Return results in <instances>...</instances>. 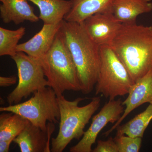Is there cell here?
I'll return each mask as SVG.
<instances>
[{"label": "cell", "instance_id": "9c48e42d", "mask_svg": "<svg viewBox=\"0 0 152 152\" xmlns=\"http://www.w3.org/2000/svg\"><path fill=\"white\" fill-rule=\"evenodd\" d=\"M83 23L88 34L99 46L110 45L123 24L115 18L112 10L94 14Z\"/></svg>", "mask_w": 152, "mask_h": 152}, {"label": "cell", "instance_id": "7402d4cb", "mask_svg": "<svg viewBox=\"0 0 152 152\" xmlns=\"http://www.w3.org/2000/svg\"><path fill=\"white\" fill-rule=\"evenodd\" d=\"M17 78L16 76H12L10 77H0V86L7 87L10 86L16 83Z\"/></svg>", "mask_w": 152, "mask_h": 152}, {"label": "cell", "instance_id": "8992f818", "mask_svg": "<svg viewBox=\"0 0 152 152\" xmlns=\"http://www.w3.org/2000/svg\"><path fill=\"white\" fill-rule=\"evenodd\" d=\"M0 111L18 114L42 130L48 131L47 122L57 124L60 121L57 96L50 87L38 90L24 102L1 107Z\"/></svg>", "mask_w": 152, "mask_h": 152}, {"label": "cell", "instance_id": "8fae6325", "mask_svg": "<svg viewBox=\"0 0 152 152\" xmlns=\"http://www.w3.org/2000/svg\"><path fill=\"white\" fill-rule=\"evenodd\" d=\"M54 129V123H48V131L45 132L30 123L13 142L21 152H50V137Z\"/></svg>", "mask_w": 152, "mask_h": 152}, {"label": "cell", "instance_id": "52a82bcc", "mask_svg": "<svg viewBox=\"0 0 152 152\" xmlns=\"http://www.w3.org/2000/svg\"><path fill=\"white\" fill-rule=\"evenodd\" d=\"M16 64L19 82L18 86L7 97L10 105L20 103L31 94L49 86L40 61L23 52H17L11 57Z\"/></svg>", "mask_w": 152, "mask_h": 152}, {"label": "cell", "instance_id": "ba28073f", "mask_svg": "<svg viewBox=\"0 0 152 152\" xmlns=\"http://www.w3.org/2000/svg\"><path fill=\"white\" fill-rule=\"evenodd\" d=\"M121 99L109 100L96 115L93 117L91 126L85 132L81 140L70 148V152H91L98 134L109 123L114 124L120 119L124 113Z\"/></svg>", "mask_w": 152, "mask_h": 152}, {"label": "cell", "instance_id": "277c9868", "mask_svg": "<svg viewBox=\"0 0 152 152\" xmlns=\"http://www.w3.org/2000/svg\"><path fill=\"white\" fill-rule=\"evenodd\" d=\"M39 60L49 86L57 96L65 91H81L77 69L60 30L50 49Z\"/></svg>", "mask_w": 152, "mask_h": 152}, {"label": "cell", "instance_id": "e0dca14e", "mask_svg": "<svg viewBox=\"0 0 152 152\" xmlns=\"http://www.w3.org/2000/svg\"><path fill=\"white\" fill-rule=\"evenodd\" d=\"M29 121L16 113L6 112L0 115V141L11 140L20 134Z\"/></svg>", "mask_w": 152, "mask_h": 152}, {"label": "cell", "instance_id": "ffe728a7", "mask_svg": "<svg viewBox=\"0 0 152 152\" xmlns=\"http://www.w3.org/2000/svg\"><path fill=\"white\" fill-rule=\"evenodd\" d=\"M113 139L118 152H139L141 148V137L116 134Z\"/></svg>", "mask_w": 152, "mask_h": 152}, {"label": "cell", "instance_id": "7c38bea8", "mask_svg": "<svg viewBox=\"0 0 152 152\" xmlns=\"http://www.w3.org/2000/svg\"><path fill=\"white\" fill-rule=\"evenodd\" d=\"M61 23L54 24H44L40 31L33 37L25 42L18 44L17 52H23L30 56L41 59L52 47Z\"/></svg>", "mask_w": 152, "mask_h": 152}, {"label": "cell", "instance_id": "3957f363", "mask_svg": "<svg viewBox=\"0 0 152 152\" xmlns=\"http://www.w3.org/2000/svg\"><path fill=\"white\" fill-rule=\"evenodd\" d=\"M59 107V129L58 135L52 139L51 152H62L73 140H79L85 132L84 129L101 104L100 97L92 99L89 103L79 107L86 98L79 97L68 100L62 95L57 96Z\"/></svg>", "mask_w": 152, "mask_h": 152}, {"label": "cell", "instance_id": "4fadbf2b", "mask_svg": "<svg viewBox=\"0 0 152 152\" xmlns=\"http://www.w3.org/2000/svg\"><path fill=\"white\" fill-rule=\"evenodd\" d=\"M0 17L5 23H14L18 25L26 21L36 23L39 17L28 0H0Z\"/></svg>", "mask_w": 152, "mask_h": 152}, {"label": "cell", "instance_id": "9a60e30c", "mask_svg": "<svg viewBox=\"0 0 152 152\" xmlns=\"http://www.w3.org/2000/svg\"><path fill=\"white\" fill-rule=\"evenodd\" d=\"M72 7L64 20L82 23L88 17L97 13L112 10L113 0H70Z\"/></svg>", "mask_w": 152, "mask_h": 152}, {"label": "cell", "instance_id": "2e32d148", "mask_svg": "<svg viewBox=\"0 0 152 152\" xmlns=\"http://www.w3.org/2000/svg\"><path fill=\"white\" fill-rule=\"evenodd\" d=\"M39 10V18L44 24H54L62 22L72 7L70 0H28Z\"/></svg>", "mask_w": 152, "mask_h": 152}, {"label": "cell", "instance_id": "5b68a950", "mask_svg": "<svg viewBox=\"0 0 152 152\" xmlns=\"http://www.w3.org/2000/svg\"><path fill=\"white\" fill-rule=\"evenodd\" d=\"M100 56L96 94H101L109 100L128 94L134 82L122 62L109 45L100 46Z\"/></svg>", "mask_w": 152, "mask_h": 152}, {"label": "cell", "instance_id": "5bb4252c", "mask_svg": "<svg viewBox=\"0 0 152 152\" xmlns=\"http://www.w3.org/2000/svg\"><path fill=\"white\" fill-rule=\"evenodd\" d=\"M152 11V0H113L112 4V12L122 23L136 22L139 15Z\"/></svg>", "mask_w": 152, "mask_h": 152}, {"label": "cell", "instance_id": "d6986e66", "mask_svg": "<svg viewBox=\"0 0 152 152\" xmlns=\"http://www.w3.org/2000/svg\"><path fill=\"white\" fill-rule=\"evenodd\" d=\"M26 28L20 27L16 30L0 27V56H13L17 53L19 41L26 33Z\"/></svg>", "mask_w": 152, "mask_h": 152}, {"label": "cell", "instance_id": "6da1fadb", "mask_svg": "<svg viewBox=\"0 0 152 152\" xmlns=\"http://www.w3.org/2000/svg\"><path fill=\"white\" fill-rule=\"evenodd\" d=\"M111 47L134 82L152 71V27L123 23Z\"/></svg>", "mask_w": 152, "mask_h": 152}, {"label": "cell", "instance_id": "30bf717a", "mask_svg": "<svg viewBox=\"0 0 152 152\" xmlns=\"http://www.w3.org/2000/svg\"><path fill=\"white\" fill-rule=\"evenodd\" d=\"M128 94L127 98L122 102L123 105L126 107L124 113L113 127L104 133L103 135L105 137L115 130L135 109L143 104H152V71L137 80L131 87Z\"/></svg>", "mask_w": 152, "mask_h": 152}, {"label": "cell", "instance_id": "603a6c76", "mask_svg": "<svg viewBox=\"0 0 152 152\" xmlns=\"http://www.w3.org/2000/svg\"><path fill=\"white\" fill-rule=\"evenodd\" d=\"M12 142L11 140L0 141V152H8Z\"/></svg>", "mask_w": 152, "mask_h": 152}, {"label": "cell", "instance_id": "ac0fdd59", "mask_svg": "<svg viewBox=\"0 0 152 152\" xmlns=\"http://www.w3.org/2000/svg\"><path fill=\"white\" fill-rule=\"evenodd\" d=\"M152 120V104L146 110L130 120L128 122L117 127V134H125L133 137H143L144 133Z\"/></svg>", "mask_w": 152, "mask_h": 152}, {"label": "cell", "instance_id": "7a4b0ae2", "mask_svg": "<svg viewBox=\"0 0 152 152\" xmlns=\"http://www.w3.org/2000/svg\"><path fill=\"white\" fill-rule=\"evenodd\" d=\"M60 32L62 34L77 69L81 91L88 94L97 81L100 64V46L90 37L83 22L63 20Z\"/></svg>", "mask_w": 152, "mask_h": 152}, {"label": "cell", "instance_id": "44dd1931", "mask_svg": "<svg viewBox=\"0 0 152 152\" xmlns=\"http://www.w3.org/2000/svg\"><path fill=\"white\" fill-rule=\"evenodd\" d=\"M93 152H118L114 139L111 137L105 141L99 140Z\"/></svg>", "mask_w": 152, "mask_h": 152}]
</instances>
